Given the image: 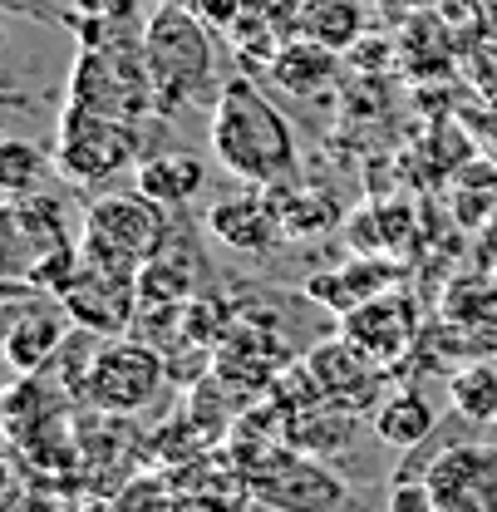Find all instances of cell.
<instances>
[{
  "mask_svg": "<svg viewBox=\"0 0 497 512\" xmlns=\"http://www.w3.org/2000/svg\"><path fill=\"white\" fill-rule=\"evenodd\" d=\"M389 512H438L429 478H404L399 473L394 488H389Z\"/></svg>",
  "mask_w": 497,
  "mask_h": 512,
  "instance_id": "25",
  "label": "cell"
},
{
  "mask_svg": "<svg viewBox=\"0 0 497 512\" xmlns=\"http://www.w3.org/2000/svg\"><path fill=\"white\" fill-rule=\"evenodd\" d=\"M271 79H276L286 94L311 99V94H320V89L335 79V50L311 40V35H306V40H291V45H281V50L271 55Z\"/></svg>",
  "mask_w": 497,
  "mask_h": 512,
  "instance_id": "18",
  "label": "cell"
},
{
  "mask_svg": "<svg viewBox=\"0 0 497 512\" xmlns=\"http://www.w3.org/2000/svg\"><path fill=\"white\" fill-rule=\"evenodd\" d=\"M114 512H173V493L158 478H138V483L124 488V498L114 503Z\"/></svg>",
  "mask_w": 497,
  "mask_h": 512,
  "instance_id": "24",
  "label": "cell"
},
{
  "mask_svg": "<svg viewBox=\"0 0 497 512\" xmlns=\"http://www.w3.org/2000/svg\"><path fill=\"white\" fill-rule=\"evenodd\" d=\"M192 10L212 30H237V20H242V0H192Z\"/></svg>",
  "mask_w": 497,
  "mask_h": 512,
  "instance_id": "26",
  "label": "cell"
},
{
  "mask_svg": "<svg viewBox=\"0 0 497 512\" xmlns=\"http://www.w3.org/2000/svg\"><path fill=\"white\" fill-rule=\"evenodd\" d=\"M306 365L315 370V380L325 389V399H335V404H345V409H370L374 389L384 384V370L389 365H379L374 355H365L355 340H345V335H335V340H320L311 355H306Z\"/></svg>",
  "mask_w": 497,
  "mask_h": 512,
  "instance_id": "12",
  "label": "cell"
},
{
  "mask_svg": "<svg viewBox=\"0 0 497 512\" xmlns=\"http://www.w3.org/2000/svg\"><path fill=\"white\" fill-rule=\"evenodd\" d=\"M64 311L74 320V330H94V335H128L133 320L143 311L138 301V276L128 271H104V266H79L60 291Z\"/></svg>",
  "mask_w": 497,
  "mask_h": 512,
  "instance_id": "8",
  "label": "cell"
},
{
  "mask_svg": "<svg viewBox=\"0 0 497 512\" xmlns=\"http://www.w3.org/2000/svg\"><path fill=\"white\" fill-rule=\"evenodd\" d=\"M143 60L153 74V94H158V114L173 119L197 104L212 99L217 84V50H212V25L183 5V0H163L148 25H143Z\"/></svg>",
  "mask_w": 497,
  "mask_h": 512,
  "instance_id": "2",
  "label": "cell"
},
{
  "mask_svg": "<svg viewBox=\"0 0 497 512\" xmlns=\"http://www.w3.org/2000/svg\"><path fill=\"white\" fill-rule=\"evenodd\" d=\"M10 512H69V503H64V498H55V493H40V488H35L30 498H15V503H10Z\"/></svg>",
  "mask_w": 497,
  "mask_h": 512,
  "instance_id": "28",
  "label": "cell"
},
{
  "mask_svg": "<svg viewBox=\"0 0 497 512\" xmlns=\"http://www.w3.org/2000/svg\"><path fill=\"white\" fill-rule=\"evenodd\" d=\"M212 153L217 163L242 178L247 188H286L301 168L296 158V133L286 124V114L261 94V84L247 74H232L217 89L212 104Z\"/></svg>",
  "mask_w": 497,
  "mask_h": 512,
  "instance_id": "1",
  "label": "cell"
},
{
  "mask_svg": "<svg viewBox=\"0 0 497 512\" xmlns=\"http://www.w3.org/2000/svg\"><path fill=\"white\" fill-rule=\"evenodd\" d=\"M242 483L261 508L276 512H345L350 503L345 478L330 473L325 458H311L291 444L242 458Z\"/></svg>",
  "mask_w": 497,
  "mask_h": 512,
  "instance_id": "5",
  "label": "cell"
},
{
  "mask_svg": "<svg viewBox=\"0 0 497 512\" xmlns=\"http://www.w3.org/2000/svg\"><path fill=\"white\" fill-rule=\"evenodd\" d=\"M69 104H79L89 114H104V119H124V124H143L148 114H158L143 40L84 45L74 69H69Z\"/></svg>",
  "mask_w": 497,
  "mask_h": 512,
  "instance_id": "3",
  "label": "cell"
},
{
  "mask_svg": "<svg viewBox=\"0 0 497 512\" xmlns=\"http://www.w3.org/2000/svg\"><path fill=\"white\" fill-rule=\"evenodd\" d=\"M266 192H271V207H276L286 237H320V232H330L340 222V207L325 192H276V188Z\"/></svg>",
  "mask_w": 497,
  "mask_h": 512,
  "instance_id": "20",
  "label": "cell"
},
{
  "mask_svg": "<svg viewBox=\"0 0 497 512\" xmlns=\"http://www.w3.org/2000/svg\"><path fill=\"white\" fill-rule=\"evenodd\" d=\"M207 227H212V237H217V242H227V247H237V252H266V247L286 242L281 217H276L271 192H266V188L232 192V197L212 202Z\"/></svg>",
  "mask_w": 497,
  "mask_h": 512,
  "instance_id": "13",
  "label": "cell"
},
{
  "mask_svg": "<svg viewBox=\"0 0 497 512\" xmlns=\"http://www.w3.org/2000/svg\"><path fill=\"white\" fill-rule=\"evenodd\" d=\"M438 429L434 404L419 389H394L379 409H374V439L389 448H419L429 444Z\"/></svg>",
  "mask_w": 497,
  "mask_h": 512,
  "instance_id": "17",
  "label": "cell"
},
{
  "mask_svg": "<svg viewBox=\"0 0 497 512\" xmlns=\"http://www.w3.org/2000/svg\"><path fill=\"white\" fill-rule=\"evenodd\" d=\"M168 242V222H163V207L148 202L143 192H114V197H94L89 212H84V232H79V256L89 266H104V271H128L138 276L153 256L163 252Z\"/></svg>",
  "mask_w": 497,
  "mask_h": 512,
  "instance_id": "4",
  "label": "cell"
},
{
  "mask_svg": "<svg viewBox=\"0 0 497 512\" xmlns=\"http://www.w3.org/2000/svg\"><path fill=\"white\" fill-rule=\"evenodd\" d=\"M286 444L311 453V458H335L355 444V409L335 404V399H320L315 409L291 414V429H286Z\"/></svg>",
  "mask_w": 497,
  "mask_h": 512,
  "instance_id": "15",
  "label": "cell"
},
{
  "mask_svg": "<svg viewBox=\"0 0 497 512\" xmlns=\"http://www.w3.org/2000/svg\"><path fill=\"white\" fill-rule=\"evenodd\" d=\"M306 35L320 40V45H330V50L355 45V35H360V5L355 0H320L311 15H306Z\"/></svg>",
  "mask_w": 497,
  "mask_h": 512,
  "instance_id": "23",
  "label": "cell"
},
{
  "mask_svg": "<svg viewBox=\"0 0 497 512\" xmlns=\"http://www.w3.org/2000/svg\"><path fill=\"white\" fill-rule=\"evenodd\" d=\"M340 335L355 340L365 355H374L379 365H399L409 355V345L419 340V311L409 296L399 291H379L370 301H360L355 311L340 316Z\"/></svg>",
  "mask_w": 497,
  "mask_h": 512,
  "instance_id": "11",
  "label": "cell"
},
{
  "mask_svg": "<svg viewBox=\"0 0 497 512\" xmlns=\"http://www.w3.org/2000/svg\"><path fill=\"white\" fill-rule=\"evenodd\" d=\"M207 183V168L192 158V153H163V158H143L133 168V188L143 192L148 202L158 207H183L192 202Z\"/></svg>",
  "mask_w": 497,
  "mask_h": 512,
  "instance_id": "16",
  "label": "cell"
},
{
  "mask_svg": "<svg viewBox=\"0 0 497 512\" xmlns=\"http://www.w3.org/2000/svg\"><path fill=\"white\" fill-rule=\"evenodd\" d=\"M448 394H453V409H458L463 419H473V424H493L497 419V370L493 365H468V370H458L453 384H448Z\"/></svg>",
  "mask_w": 497,
  "mask_h": 512,
  "instance_id": "22",
  "label": "cell"
},
{
  "mask_svg": "<svg viewBox=\"0 0 497 512\" xmlns=\"http://www.w3.org/2000/svg\"><path fill=\"white\" fill-rule=\"evenodd\" d=\"M163 384H168V355L153 340L109 335L94 350V365L84 375V399H89V409H99L109 419H128V414H143L148 404H158Z\"/></svg>",
  "mask_w": 497,
  "mask_h": 512,
  "instance_id": "7",
  "label": "cell"
},
{
  "mask_svg": "<svg viewBox=\"0 0 497 512\" xmlns=\"http://www.w3.org/2000/svg\"><path fill=\"white\" fill-rule=\"evenodd\" d=\"M438 512H497V444H448L424 463Z\"/></svg>",
  "mask_w": 497,
  "mask_h": 512,
  "instance_id": "9",
  "label": "cell"
},
{
  "mask_svg": "<svg viewBox=\"0 0 497 512\" xmlns=\"http://www.w3.org/2000/svg\"><path fill=\"white\" fill-rule=\"evenodd\" d=\"M74 320L64 311L60 296H30L25 306L10 311V325H5V360L15 375H45L55 360H60L64 340H69Z\"/></svg>",
  "mask_w": 497,
  "mask_h": 512,
  "instance_id": "10",
  "label": "cell"
},
{
  "mask_svg": "<svg viewBox=\"0 0 497 512\" xmlns=\"http://www.w3.org/2000/svg\"><path fill=\"white\" fill-rule=\"evenodd\" d=\"M394 266L384 261V256H365L355 252V261L345 266V271H325V276H311V301L320 306H330L335 316H345V311H355L360 301H370L379 291H394Z\"/></svg>",
  "mask_w": 497,
  "mask_h": 512,
  "instance_id": "14",
  "label": "cell"
},
{
  "mask_svg": "<svg viewBox=\"0 0 497 512\" xmlns=\"http://www.w3.org/2000/svg\"><path fill=\"white\" fill-rule=\"evenodd\" d=\"M74 10H79V15H99V20H119V25H124L128 15H133V0H74Z\"/></svg>",
  "mask_w": 497,
  "mask_h": 512,
  "instance_id": "27",
  "label": "cell"
},
{
  "mask_svg": "<svg viewBox=\"0 0 497 512\" xmlns=\"http://www.w3.org/2000/svg\"><path fill=\"white\" fill-rule=\"evenodd\" d=\"M5 10H15V15H35V20H40V15H50V10H45V0H5Z\"/></svg>",
  "mask_w": 497,
  "mask_h": 512,
  "instance_id": "29",
  "label": "cell"
},
{
  "mask_svg": "<svg viewBox=\"0 0 497 512\" xmlns=\"http://www.w3.org/2000/svg\"><path fill=\"white\" fill-rule=\"evenodd\" d=\"M50 173H55V153H45L40 143H30V138H5L0 143V188H5V197L40 192V183Z\"/></svg>",
  "mask_w": 497,
  "mask_h": 512,
  "instance_id": "19",
  "label": "cell"
},
{
  "mask_svg": "<svg viewBox=\"0 0 497 512\" xmlns=\"http://www.w3.org/2000/svg\"><path fill=\"white\" fill-rule=\"evenodd\" d=\"M138 301H143V311L148 306H183V301H192V266L183 256L158 252L138 271Z\"/></svg>",
  "mask_w": 497,
  "mask_h": 512,
  "instance_id": "21",
  "label": "cell"
},
{
  "mask_svg": "<svg viewBox=\"0 0 497 512\" xmlns=\"http://www.w3.org/2000/svg\"><path fill=\"white\" fill-rule=\"evenodd\" d=\"M50 153H55V173L69 188H99V183L119 178L143 153V133H138V124L104 119V114H89L79 104H64Z\"/></svg>",
  "mask_w": 497,
  "mask_h": 512,
  "instance_id": "6",
  "label": "cell"
}]
</instances>
